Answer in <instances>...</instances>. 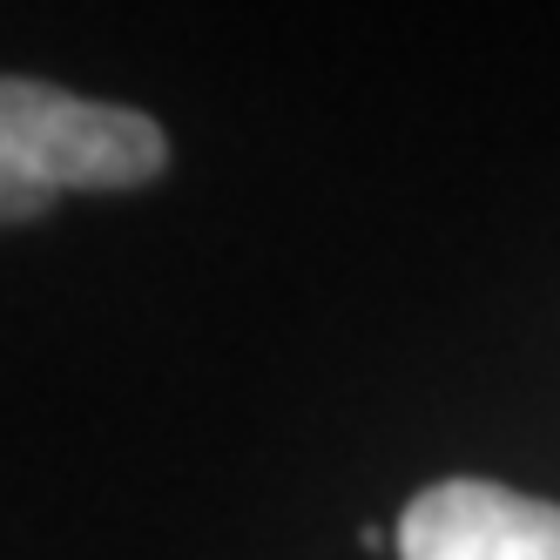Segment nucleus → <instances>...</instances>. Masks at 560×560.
Segmentation results:
<instances>
[{
    "label": "nucleus",
    "mask_w": 560,
    "mask_h": 560,
    "mask_svg": "<svg viewBox=\"0 0 560 560\" xmlns=\"http://www.w3.org/2000/svg\"><path fill=\"white\" fill-rule=\"evenodd\" d=\"M163 163L170 136L155 115L0 74V223L42 217L68 189H142Z\"/></svg>",
    "instance_id": "f257e3e1"
},
{
    "label": "nucleus",
    "mask_w": 560,
    "mask_h": 560,
    "mask_svg": "<svg viewBox=\"0 0 560 560\" xmlns=\"http://www.w3.org/2000/svg\"><path fill=\"white\" fill-rule=\"evenodd\" d=\"M398 560H560V506L500 479H439L392 527Z\"/></svg>",
    "instance_id": "f03ea898"
}]
</instances>
